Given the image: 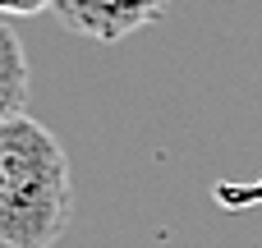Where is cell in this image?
I'll use <instances>...</instances> for the list:
<instances>
[{
    "label": "cell",
    "mask_w": 262,
    "mask_h": 248,
    "mask_svg": "<svg viewBox=\"0 0 262 248\" xmlns=\"http://www.w3.org/2000/svg\"><path fill=\"white\" fill-rule=\"evenodd\" d=\"M74 216V170L60 138L14 115L0 124V244L55 248Z\"/></svg>",
    "instance_id": "1"
},
{
    "label": "cell",
    "mask_w": 262,
    "mask_h": 248,
    "mask_svg": "<svg viewBox=\"0 0 262 248\" xmlns=\"http://www.w3.org/2000/svg\"><path fill=\"white\" fill-rule=\"evenodd\" d=\"M55 18L78 32V37H92V41H124L134 37L138 28H152L170 0H55L51 5Z\"/></svg>",
    "instance_id": "2"
},
{
    "label": "cell",
    "mask_w": 262,
    "mask_h": 248,
    "mask_svg": "<svg viewBox=\"0 0 262 248\" xmlns=\"http://www.w3.org/2000/svg\"><path fill=\"white\" fill-rule=\"evenodd\" d=\"M28 87H32L28 51H23L18 32L0 18V124L14 115H28Z\"/></svg>",
    "instance_id": "3"
},
{
    "label": "cell",
    "mask_w": 262,
    "mask_h": 248,
    "mask_svg": "<svg viewBox=\"0 0 262 248\" xmlns=\"http://www.w3.org/2000/svg\"><path fill=\"white\" fill-rule=\"evenodd\" d=\"M55 0H0V18H32L41 9H51Z\"/></svg>",
    "instance_id": "4"
},
{
    "label": "cell",
    "mask_w": 262,
    "mask_h": 248,
    "mask_svg": "<svg viewBox=\"0 0 262 248\" xmlns=\"http://www.w3.org/2000/svg\"><path fill=\"white\" fill-rule=\"evenodd\" d=\"M0 248H9V244H0Z\"/></svg>",
    "instance_id": "5"
}]
</instances>
